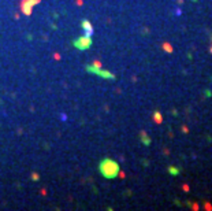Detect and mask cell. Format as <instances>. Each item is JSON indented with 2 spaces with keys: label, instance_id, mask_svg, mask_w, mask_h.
Returning <instances> with one entry per match:
<instances>
[{
  "label": "cell",
  "instance_id": "cell-2",
  "mask_svg": "<svg viewBox=\"0 0 212 211\" xmlns=\"http://www.w3.org/2000/svg\"><path fill=\"white\" fill-rule=\"evenodd\" d=\"M73 45L75 48H78V50H81V51H85V50H88V48L92 45V39H91V36L79 37V39L73 41Z\"/></svg>",
  "mask_w": 212,
  "mask_h": 211
},
{
  "label": "cell",
  "instance_id": "cell-4",
  "mask_svg": "<svg viewBox=\"0 0 212 211\" xmlns=\"http://www.w3.org/2000/svg\"><path fill=\"white\" fill-rule=\"evenodd\" d=\"M36 3H40V0H25L22 3V11L26 15H30V7H33Z\"/></svg>",
  "mask_w": 212,
  "mask_h": 211
},
{
  "label": "cell",
  "instance_id": "cell-3",
  "mask_svg": "<svg viewBox=\"0 0 212 211\" xmlns=\"http://www.w3.org/2000/svg\"><path fill=\"white\" fill-rule=\"evenodd\" d=\"M86 71L92 73V74H96L99 77H103V78H110V80H114L115 75L110 71H105V70H101L100 67H96V66H86Z\"/></svg>",
  "mask_w": 212,
  "mask_h": 211
},
{
  "label": "cell",
  "instance_id": "cell-5",
  "mask_svg": "<svg viewBox=\"0 0 212 211\" xmlns=\"http://www.w3.org/2000/svg\"><path fill=\"white\" fill-rule=\"evenodd\" d=\"M81 25H82V28H83V30H85V36H92V34H93L92 23L89 22L88 19H83L82 22H81Z\"/></svg>",
  "mask_w": 212,
  "mask_h": 211
},
{
  "label": "cell",
  "instance_id": "cell-7",
  "mask_svg": "<svg viewBox=\"0 0 212 211\" xmlns=\"http://www.w3.org/2000/svg\"><path fill=\"white\" fill-rule=\"evenodd\" d=\"M141 141L144 143L145 145H149L151 144V138L148 137V134L145 132H141Z\"/></svg>",
  "mask_w": 212,
  "mask_h": 211
},
{
  "label": "cell",
  "instance_id": "cell-11",
  "mask_svg": "<svg viewBox=\"0 0 212 211\" xmlns=\"http://www.w3.org/2000/svg\"><path fill=\"white\" fill-rule=\"evenodd\" d=\"M31 178H33V180H38V176H37V174H33V176H31Z\"/></svg>",
  "mask_w": 212,
  "mask_h": 211
},
{
  "label": "cell",
  "instance_id": "cell-10",
  "mask_svg": "<svg viewBox=\"0 0 212 211\" xmlns=\"http://www.w3.org/2000/svg\"><path fill=\"white\" fill-rule=\"evenodd\" d=\"M205 208H207V210H211L212 207H211V204H209V203H207V204H205Z\"/></svg>",
  "mask_w": 212,
  "mask_h": 211
},
{
  "label": "cell",
  "instance_id": "cell-9",
  "mask_svg": "<svg viewBox=\"0 0 212 211\" xmlns=\"http://www.w3.org/2000/svg\"><path fill=\"white\" fill-rule=\"evenodd\" d=\"M163 48H164V50H167L168 52H171V51H172V50H171V47H170L168 44H164V45H163Z\"/></svg>",
  "mask_w": 212,
  "mask_h": 211
},
{
  "label": "cell",
  "instance_id": "cell-12",
  "mask_svg": "<svg viewBox=\"0 0 212 211\" xmlns=\"http://www.w3.org/2000/svg\"><path fill=\"white\" fill-rule=\"evenodd\" d=\"M211 53H212V47H211Z\"/></svg>",
  "mask_w": 212,
  "mask_h": 211
},
{
  "label": "cell",
  "instance_id": "cell-6",
  "mask_svg": "<svg viewBox=\"0 0 212 211\" xmlns=\"http://www.w3.org/2000/svg\"><path fill=\"white\" fill-rule=\"evenodd\" d=\"M153 121H155L156 123H162L163 122V117H162V114L159 111H155L153 112Z\"/></svg>",
  "mask_w": 212,
  "mask_h": 211
},
{
  "label": "cell",
  "instance_id": "cell-8",
  "mask_svg": "<svg viewBox=\"0 0 212 211\" xmlns=\"http://www.w3.org/2000/svg\"><path fill=\"white\" fill-rule=\"evenodd\" d=\"M168 173H170V174H171V176H178L179 174V169H178V167H174V166H168Z\"/></svg>",
  "mask_w": 212,
  "mask_h": 211
},
{
  "label": "cell",
  "instance_id": "cell-1",
  "mask_svg": "<svg viewBox=\"0 0 212 211\" xmlns=\"http://www.w3.org/2000/svg\"><path fill=\"white\" fill-rule=\"evenodd\" d=\"M99 170L103 177L111 180V178H115L119 174V165H118V162H115L112 159H104L100 162Z\"/></svg>",
  "mask_w": 212,
  "mask_h": 211
}]
</instances>
